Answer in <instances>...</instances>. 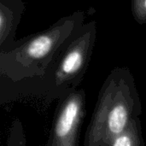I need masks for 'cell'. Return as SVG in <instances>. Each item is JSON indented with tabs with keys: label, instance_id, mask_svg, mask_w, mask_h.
<instances>
[{
	"label": "cell",
	"instance_id": "6da1fadb",
	"mask_svg": "<svg viewBox=\"0 0 146 146\" xmlns=\"http://www.w3.org/2000/svg\"><path fill=\"white\" fill-rule=\"evenodd\" d=\"M84 21L85 12L75 11L44 30L17 40L11 50L0 52L1 106L23 98H41L47 75Z\"/></svg>",
	"mask_w": 146,
	"mask_h": 146
},
{
	"label": "cell",
	"instance_id": "7a4b0ae2",
	"mask_svg": "<svg viewBox=\"0 0 146 146\" xmlns=\"http://www.w3.org/2000/svg\"><path fill=\"white\" fill-rule=\"evenodd\" d=\"M142 112V103L131 70L127 67L113 68L98 92L83 146H112Z\"/></svg>",
	"mask_w": 146,
	"mask_h": 146
},
{
	"label": "cell",
	"instance_id": "3957f363",
	"mask_svg": "<svg viewBox=\"0 0 146 146\" xmlns=\"http://www.w3.org/2000/svg\"><path fill=\"white\" fill-rule=\"evenodd\" d=\"M97 31L96 21L84 23L61 51L44 83L41 99L45 104L58 100L80 85L90 65Z\"/></svg>",
	"mask_w": 146,
	"mask_h": 146
},
{
	"label": "cell",
	"instance_id": "277c9868",
	"mask_svg": "<svg viewBox=\"0 0 146 146\" xmlns=\"http://www.w3.org/2000/svg\"><path fill=\"white\" fill-rule=\"evenodd\" d=\"M86 105L84 89L73 90L57 100L45 146H79Z\"/></svg>",
	"mask_w": 146,
	"mask_h": 146
},
{
	"label": "cell",
	"instance_id": "5b68a950",
	"mask_svg": "<svg viewBox=\"0 0 146 146\" xmlns=\"http://www.w3.org/2000/svg\"><path fill=\"white\" fill-rule=\"evenodd\" d=\"M24 10L22 0H0V52L8 51L16 44V30Z\"/></svg>",
	"mask_w": 146,
	"mask_h": 146
},
{
	"label": "cell",
	"instance_id": "8992f818",
	"mask_svg": "<svg viewBox=\"0 0 146 146\" xmlns=\"http://www.w3.org/2000/svg\"><path fill=\"white\" fill-rule=\"evenodd\" d=\"M112 146H145L139 117L134 119L127 129L115 139Z\"/></svg>",
	"mask_w": 146,
	"mask_h": 146
},
{
	"label": "cell",
	"instance_id": "52a82bcc",
	"mask_svg": "<svg viewBox=\"0 0 146 146\" xmlns=\"http://www.w3.org/2000/svg\"><path fill=\"white\" fill-rule=\"evenodd\" d=\"M7 146H27L24 128L20 119H15L11 123L8 134Z\"/></svg>",
	"mask_w": 146,
	"mask_h": 146
},
{
	"label": "cell",
	"instance_id": "ba28073f",
	"mask_svg": "<svg viewBox=\"0 0 146 146\" xmlns=\"http://www.w3.org/2000/svg\"><path fill=\"white\" fill-rule=\"evenodd\" d=\"M131 10L134 20L139 24H146V0H132Z\"/></svg>",
	"mask_w": 146,
	"mask_h": 146
}]
</instances>
